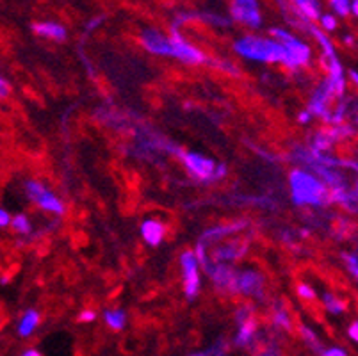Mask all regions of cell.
Segmentation results:
<instances>
[{
    "instance_id": "6da1fadb",
    "label": "cell",
    "mask_w": 358,
    "mask_h": 356,
    "mask_svg": "<svg viewBox=\"0 0 358 356\" xmlns=\"http://www.w3.org/2000/svg\"><path fill=\"white\" fill-rule=\"evenodd\" d=\"M289 185H291L292 201L296 205L321 207L330 201V189L317 176L305 169H294L289 176Z\"/></svg>"
},
{
    "instance_id": "7a4b0ae2",
    "label": "cell",
    "mask_w": 358,
    "mask_h": 356,
    "mask_svg": "<svg viewBox=\"0 0 358 356\" xmlns=\"http://www.w3.org/2000/svg\"><path fill=\"white\" fill-rule=\"evenodd\" d=\"M234 50L241 57L257 63H282L285 61L284 47L271 38H260V36H244L236 41Z\"/></svg>"
},
{
    "instance_id": "3957f363",
    "label": "cell",
    "mask_w": 358,
    "mask_h": 356,
    "mask_svg": "<svg viewBox=\"0 0 358 356\" xmlns=\"http://www.w3.org/2000/svg\"><path fill=\"white\" fill-rule=\"evenodd\" d=\"M271 36L275 41H278L285 50V61L284 64L287 68H299L310 61V47L303 41H299L296 36L291 32L284 31V29H273Z\"/></svg>"
},
{
    "instance_id": "277c9868",
    "label": "cell",
    "mask_w": 358,
    "mask_h": 356,
    "mask_svg": "<svg viewBox=\"0 0 358 356\" xmlns=\"http://www.w3.org/2000/svg\"><path fill=\"white\" fill-rule=\"evenodd\" d=\"M25 191H27V196L31 198L32 204H36L38 207L43 208V211L50 212V214L63 215L64 211H66L63 201H61L50 189H47L43 184H40V182L29 180L27 184H25Z\"/></svg>"
},
{
    "instance_id": "5b68a950",
    "label": "cell",
    "mask_w": 358,
    "mask_h": 356,
    "mask_svg": "<svg viewBox=\"0 0 358 356\" xmlns=\"http://www.w3.org/2000/svg\"><path fill=\"white\" fill-rule=\"evenodd\" d=\"M169 43H171V57L178 59L185 64H203L207 63V57H205L203 52L200 48H196L194 45L187 43L184 38L180 36V32L173 27L171 31V38H169Z\"/></svg>"
},
{
    "instance_id": "8992f818",
    "label": "cell",
    "mask_w": 358,
    "mask_h": 356,
    "mask_svg": "<svg viewBox=\"0 0 358 356\" xmlns=\"http://www.w3.org/2000/svg\"><path fill=\"white\" fill-rule=\"evenodd\" d=\"M182 162H184L185 169L198 178V180H216V168L217 164L209 159V157L201 155L196 152H187L182 155Z\"/></svg>"
},
{
    "instance_id": "52a82bcc",
    "label": "cell",
    "mask_w": 358,
    "mask_h": 356,
    "mask_svg": "<svg viewBox=\"0 0 358 356\" xmlns=\"http://www.w3.org/2000/svg\"><path fill=\"white\" fill-rule=\"evenodd\" d=\"M182 276H184V290L189 299L196 298L200 292V264L193 251H184L180 255Z\"/></svg>"
},
{
    "instance_id": "ba28073f",
    "label": "cell",
    "mask_w": 358,
    "mask_h": 356,
    "mask_svg": "<svg viewBox=\"0 0 358 356\" xmlns=\"http://www.w3.org/2000/svg\"><path fill=\"white\" fill-rule=\"evenodd\" d=\"M232 18L236 22L248 27H260L262 24V15L257 0H234L232 2Z\"/></svg>"
},
{
    "instance_id": "9c48e42d",
    "label": "cell",
    "mask_w": 358,
    "mask_h": 356,
    "mask_svg": "<svg viewBox=\"0 0 358 356\" xmlns=\"http://www.w3.org/2000/svg\"><path fill=\"white\" fill-rule=\"evenodd\" d=\"M236 290L244 294V296H252V298H260L264 292V278L262 274L257 271L248 269L243 273H237Z\"/></svg>"
},
{
    "instance_id": "30bf717a",
    "label": "cell",
    "mask_w": 358,
    "mask_h": 356,
    "mask_svg": "<svg viewBox=\"0 0 358 356\" xmlns=\"http://www.w3.org/2000/svg\"><path fill=\"white\" fill-rule=\"evenodd\" d=\"M205 273H209L214 285H216L220 290H223V292H237L236 290L237 273L234 267L227 266V264H213V266L205 271Z\"/></svg>"
},
{
    "instance_id": "8fae6325",
    "label": "cell",
    "mask_w": 358,
    "mask_h": 356,
    "mask_svg": "<svg viewBox=\"0 0 358 356\" xmlns=\"http://www.w3.org/2000/svg\"><path fill=\"white\" fill-rule=\"evenodd\" d=\"M141 45L150 54L171 57V43H169V38L162 34V32L155 31V29H146V31H143Z\"/></svg>"
},
{
    "instance_id": "7c38bea8",
    "label": "cell",
    "mask_w": 358,
    "mask_h": 356,
    "mask_svg": "<svg viewBox=\"0 0 358 356\" xmlns=\"http://www.w3.org/2000/svg\"><path fill=\"white\" fill-rule=\"evenodd\" d=\"M334 97L335 94H334V91H331L328 80L321 83L317 86V90L314 91V97H312V100H310V109H308V113L315 114V116L324 118L328 113V104H330V100Z\"/></svg>"
},
{
    "instance_id": "4fadbf2b",
    "label": "cell",
    "mask_w": 358,
    "mask_h": 356,
    "mask_svg": "<svg viewBox=\"0 0 358 356\" xmlns=\"http://www.w3.org/2000/svg\"><path fill=\"white\" fill-rule=\"evenodd\" d=\"M239 329L236 335V346L239 348H248L255 339L257 332V322L250 318V312H241L239 315Z\"/></svg>"
},
{
    "instance_id": "5bb4252c",
    "label": "cell",
    "mask_w": 358,
    "mask_h": 356,
    "mask_svg": "<svg viewBox=\"0 0 358 356\" xmlns=\"http://www.w3.org/2000/svg\"><path fill=\"white\" fill-rule=\"evenodd\" d=\"M166 227L157 220H145L141 225V235L148 246H159L164 241Z\"/></svg>"
},
{
    "instance_id": "9a60e30c",
    "label": "cell",
    "mask_w": 358,
    "mask_h": 356,
    "mask_svg": "<svg viewBox=\"0 0 358 356\" xmlns=\"http://www.w3.org/2000/svg\"><path fill=\"white\" fill-rule=\"evenodd\" d=\"M32 31L41 38L54 39V41H64L68 36L66 29L57 22H38V24L32 25Z\"/></svg>"
},
{
    "instance_id": "2e32d148",
    "label": "cell",
    "mask_w": 358,
    "mask_h": 356,
    "mask_svg": "<svg viewBox=\"0 0 358 356\" xmlns=\"http://www.w3.org/2000/svg\"><path fill=\"white\" fill-rule=\"evenodd\" d=\"M244 253H246V246L237 243V241H234V243H227L223 244V246L217 248L216 253H214V260H216L217 264L234 262V260L241 259Z\"/></svg>"
},
{
    "instance_id": "e0dca14e",
    "label": "cell",
    "mask_w": 358,
    "mask_h": 356,
    "mask_svg": "<svg viewBox=\"0 0 358 356\" xmlns=\"http://www.w3.org/2000/svg\"><path fill=\"white\" fill-rule=\"evenodd\" d=\"M291 2L294 4L296 13H298L307 24L315 22V20H319V16H321V11H319L321 8H319L317 0H291Z\"/></svg>"
},
{
    "instance_id": "ac0fdd59",
    "label": "cell",
    "mask_w": 358,
    "mask_h": 356,
    "mask_svg": "<svg viewBox=\"0 0 358 356\" xmlns=\"http://www.w3.org/2000/svg\"><path fill=\"white\" fill-rule=\"evenodd\" d=\"M241 228H244V223L220 225V227H213V228H209V230L205 232L203 235H201L200 243L205 244V243H210V241L223 239V237H227V235H232V234H236V232H239Z\"/></svg>"
},
{
    "instance_id": "d6986e66",
    "label": "cell",
    "mask_w": 358,
    "mask_h": 356,
    "mask_svg": "<svg viewBox=\"0 0 358 356\" xmlns=\"http://www.w3.org/2000/svg\"><path fill=\"white\" fill-rule=\"evenodd\" d=\"M40 326V313L36 310H27L18 322V335L20 337H31L36 328Z\"/></svg>"
},
{
    "instance_id": "ffe728a7",
    "label": "cell",
    "mask_w": 358,
    "mask_h": 356,
    "mask_svg": "<svg viewBox=\"0 0 358 356\" xmlns=\"http://www.w3.org/2000/svg\"><path fill=\"white\" fill-rule=\"evenodd\" d=\"M103 321H106V325L109 326L110 329H115V332H122L127 325V315H125V312L120 308L106 310V312H103Z\"/></svg>"
},
{
    "instance_id": "44dd1931",
    "label": "cell",
    "mask_w": 358,
    "mask_h": 356,
    "mask_svg": "<svg viewBox=\"0 0 358 356\" xmlns=\"http://www.w3.org/2000/svg\"><path fill=\"white\" fill-rule=\"evenodd\" d=\"M9 227H13V230L20 235L31 234V221L24 214H16L15 218H11V225Z\"/></svg>"
},
{
    "instance_id": "7402d4cb",
    "label": "cell",
    "mask_w": 358,
    "mask_h": 356,
    "mask_svg": "<svg viewBox=\"0 0 358 356\" xmlns=\"http://www.w3.org/2000/svg\"><path fill=\"white\" fill-rule=\"evenodd\" d=\"M323 301H324V306L328 308V312H331V313H343L344 310H346V303H344L343 299H338L337 296H334V294H330V292L324 294Z\"/></svg>"
},
{
    "instance_id": "603a6c76",
    "label": "cell",
    "mask_w": 358,
    "mask_h": 356,
    "mask_svg": "<svg viewBox=\"0 0 358 356\" xmlns=\"http://www.w3.org/2000/svg\"><path fill=\"white\" fill-rule=\"evenodd\" d=\"M273 321H275V325L280 326V328L292 329V321H291V318H289V313L285 308H276Z\"/></svg>"
},
{
    "instance_id": "cb8c5ba5",
    "label": "cell",
    "mask_w": 358,
    "mask_h": 356,
    "mask_svg": "<svg viewBox=\"0 0 358 356\" xmlns=\"http://www.w3.org/2000/svg\"><path fill=\"white\" fill-rule=\"evenodd\" d=\"M330 6L338 16L350 15V0H330Z\"/></svg>"
},
{
    "instance_id": "d4e9b609",
    "label": "cell",
    "mask_w": 358,
    "mask_h": 356,
    "mask_svg": "<svg viewBox=\"0 0 358 356\" xmlns=\"http://www.w3.org/2000/svg\"><path fill=\"white\" fill-rule=\"evenodd\" d=\"M301 335H303L305 342H307V344L310 346V348H314V349H317V351H321V344H319V339L315 337V333L312 332V329L301 328Z\"/></svg>"
},
{
    "instance_id": "484cf974",
    "label": "cell",
    "mask_w": 358,
    "mask_h": 356,
    "mask_svg": "<svg viewBox=\"0 0 358 356\" xmlns=\"http://www.w3.org/2000/svg\"><path fill=\"white\" fill-rule=\"evenodd\" d=\"M319 24H321V27H323L324 31H335V29H337V20L331 15L319 16Z\"/></svg>"
},
{
    "instance_id": "4316f807",
    "label": "cell",
    "mask_w": 358,
    "mask_h": 356,
    "mask_svg": "<svg viewBox=\"0 0 358 356\" xmlns=\"http://www.w3.org/2000/svg\"><path fill=\"white\" fill-rule=\"evenodd\" d=\"M344 262H346L348 271L351 273L353 278L358 276V267H357V253H350V255H344Z\"/></svg>"
},
{
    "instance_id": "83f0119b",
    "label": "cell",
    "mask_w": 358,
    "mask_h": 356,
    "mask_svg": "<svg viewBox=\"0 0 358 356\" xmlns=\"http://www.w3.org/2000/svg\"><path fill=\"white\" fill-rule=\"evenodd\" d=\"M298 296L301 299H314L315 292L310 285H307V283H301V285H298Z\"/></svg>"
},
{
    "instance_id": "f1b7e54d",
    "label": "cell",
    "mask_w": 358,
    "mask_h": 356,
    "mask_svg": "<svg viewBox=\"0 0 358 356\" xmlns=\"http://www.w3.org/2000/svg\"><path fill=\"white\" fill-rule=\"evenodd\" d=\"M9 93H11V87H9L8 80H6L2 75H0V100H4V98L9 97Z\"/></svg>"
},
{
    "instance_id": "f546056e",
    "label": "cell",
    "mask_w": 358,
    "mask_h": 356,
    "mask_svg": "<svg viewBox=\"0 0 358 356\" xmlns=\"http://www.w3.org/2000/svg\"><path fill=\"white\" fill-rule=\"evenodd\" d=\"M96 319V313L93 310H84V312L79 313V321L80 322H93Z\"/></svg>"
},
{
    "instance_id": "4dcf8cb0",
    "label": "cell",
    "mask_w": 358,
    "mask_h": 356,
    "mask_svg": "<svg viewBox=\"0 0 358 356\" xmlns=\"http://www.w3.org/2000/svg\"><path fill=\"white\" fill-rule=\"evenodd\" d=\"M323 356H348V351L343 348H328L323 351Z\"/></svg>"
},
{
    "instance_id": "1f68e13d",
    "label": "cell",
    "mask_w": 358,
    "mask_h": 356,
    "mask_svg": "<svg viewBox=\"0 0 358 356\" xmlns=\"http://www.w3.org/2000/svg\"><path fill=\"white\" fill-rule=\"evenodd\" d=\"M11 225V214L4 208H0V228H8Z\"/></svg>"
},
{
    "instance_id": "d6a6232c",
    "label": "cell",
    "mask_w": 358,
    "mask_h": 356,
    "mask_svg": "<svg viewBox=\"0 0 358 356\" xmlns=\"http://www.w3.org/2000/svg\"><path fill=\"white\" fill-rule=\"evenodd\" d=\"M348 335H350V339L353 342L358 341V322L357 321L351 322V326H350V328H348Z\"/></svg>"
},
{
    "instance_id": "836d02e7",
    "label": "cell",
    "mask_w": 358,
    "mask_h": 356,
    "mask_svg": "<svg viewBox=\"0 0 358 356\" xmlns=\"http://www.w3.org/2000/svg\"><path fill=\"white\" fill-rule=\"evenodd\" d=\"M310 118H312V114L308 113V111H303V113L298 116V122L299 123H307V122H310Z\"/></svg>"
},
{
    "instance_id": "e575fe53",
    "label": "cell",
    "mask_w": 358,
    "mask_h": 356,
    "mask_svg": "<svg viewBox=\"0 0 358 356\" xmlns=\"http://www.w3.org/2000/svg\"><path fill=\"white\" fill-rule=\"evenodd\" d=\"M22 356H43V355H41L38 349H27V351H25Z\"/></svg>"
},
{
    "instance_id": "d590c367",
    "label": "cell",
    "mask_w": 358,
    "mask_h": 356,
    "mask_svg": "<svg viewBox=\"0 0 358 356\" xmlns=\"http://www.w3.org/2000/svg\"><path fill=\"white\" fill-rule=\"evenodd\" d=\"M259 356H276V353L275 351H264V353H260Z\"/></svg>"
},
{
    "instance_id": "8d00e7d4",
    "label": "cell",
    "mask_w": 358,
    "mask_h": 356,
    "mask_svg": "<svg viewBox=\"0 0 358 356\" xmlns=\"http://www.w3.org/2000/svg\"><path fill=\"white\" fill-rule=\"evenodd\" d=\"M351 78H353V83H357V71H351Z\"/></svg>"
}]
</instances>
